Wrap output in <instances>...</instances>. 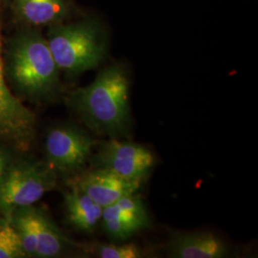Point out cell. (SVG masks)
<instances>
[{
    "instance_id": "obj_5",
    "label": "cell",
    "mask_w": 258,
    "mask_h": 258,
    "mask_svg": "<svg viewBox=\"0 0 258 258\" xmlns=\"http://www.w3.org/2000/svg\"><path fill=\"white\" fill-rule=\"evenodd\" d=\"M96 141L82 129L60 125L51 129L45 140L47 165L55 173L75 174L83 171L92 155Z\"/></svg>"
},
{
    "instance_id": "obj_15",
    "label": "cell",
    "mask_w": 258,
    "mask_h": 258,
    "mask_svg": "<svg viewBox=\"0 0 258 258\" xmlns=\"http://www.w3.org/2000/svg\"><path fill=\"white\" fill-rule=\"evenodd\" d=\"M27 257L11 219L0 217V258Z\"/></svg>"
},
{
    "instance_id": "obj_1",
    "label": "cell",
    "mask_w": 258,
    "mask_h": 258,
    "mask_svg": "<svg viewBox=\"0 0 258 258\" xmlns=\"http://www.w3.org/2000/svg\"><path fill=\"white\" fill-rule=\"evenodd\" d=\"M70 102L89 128L110 139L128 137L131 131L129 78L124 64L104 68L88 86L73 93Z\"/></svg>"
},
{
    "instance_id": "obj_12",
    "label": "cell",
    "mask_w": 258,
    "mask_h": 258,
    "mask_svg": "<svg viewBox=\"0 0 258 258\" xmlns=\"http://www.w3.org/2000/svg\"><path fill=\"white\" fill-rule=\"evenodd\" d=\"M68 242L46 212L37 209L36 257H56L63 252Z\"/></svg>"
},
{
    "instance_id": "obj_2",
    "label": "cell",
    "mask_w": 258,
    "mask_h": 258,
    "mask_svg": "<svg viewBox=\"0 0 258 258\" xmlns=\"http://www.w3.org/2000/svg\"><path fill=\"white\" fill-rule=\"evenodd\" d=\"M9 75L19 91L31 99H45L59 83V69L47 40L35 31L16 37L9 51Z\"/></svg>"
},
{
    "instance_id": "obj_10",
    "label": "cell",
    "mask_w": 258,
    "mask_h": 258,
    "mask_svg": "<svg viewBox=\"0 0 258 258\" xmlns=\"http://www.w3.org/2000/svg\"><path fill=\"white\" fill-rule=\"evenodd\" d=\"M63 194L65 216L68 224L83 232L95 231L101 223L102 207L73 185H70L69 191Z\"/></svg>"
},
{
    "instance_id": "obj_17",
    "label": "cell",
    "mask_w": 258,
    "mask_h": 258,
    "mask_svg": "<svg viewBox=\"0 0 258 258\" xmlns=\"http://www.w3.org/2000/svg\"><path fill=\"white\" fill-rule=\"evenodd\" d=\"M10 166L11 164L9 155L3 149H0V183L8 172Z\"/></svg>"
},
{
    "instance_id": "obj_6",
    "label": "cell",
    "mask_w": 258,
    "mask_h": 258,
    "mask_svg": "<svg viewBox=\"0 0 258 258\" xmlns=\"http://www.w3.org/2000/svg\"><path fill=\"white\" fill-rule=\"evenodd\" d=\"M93 162L94 167L107 169L128 180L144 182L155 165V158L142 145L111 139L102 144Z\"/></svg>"
},
{
    "instance_id": "obj_4",
    "label": "cell",
    "mask_w": 258,
    "mask_h": 258,
    "mask_svg": "<svg viewBox=\"0 0 258 258\" xmlns=\"http://www.w3.org/2000/svg\"><path fill=\"white\" fill-rule=\"evenodd\" d=\"M55 184L56 173L47 164L10 166L0 183V214L10 218L17 210L34 206Z\"/></svg>"
},
{
    "instance_id": "obj_9",
    "label": "cell",
    "mask_w": 258,
    "mask_h": 258,
    "mask_svg": "<svg viewBox=\"0 0 258 258\" xmlns=\"http://www.w3.org/2000/svg\"><path fill=\"white\" fill-rule=\"evenodd\" d=\"M167 249L173 258H224L230 254L229 246L211 231L175 232Z\"/></svg>"
},
{
    "instance_id": "obj_11",
    "label": "cell",
    "mask_w": 258,
    "mask_h": 258,
    "mask_svg": "<svg viewBox=\"0 0 258 258\" xmlns=\"http://www.w3.org/2000/svg\"><path fill=\"white\" fill-rule=\"evenodd\" d=\"M19 19L32 26L55 25L64 20L71 11L69 0H16Z\"/></svg>"
},
{
    "instance_id": "obj_7",
    "label": "cell",
    "mask_w": 258,
    "mask_h": 258,
    "mask_svg": "<svg viewBox=\"0 0 258 258\" xmlns=\"http://www.w3.org/2000/svg\"><path fill=\"white\" fill-rule=\"evenodd\" d=\"M102 229L114 242H123L150 225L149 215L142 197L130 194L103 208Z\"/></svg>"
},
{
    "instance_id": "obj_16",
    "label": "cell",
    "mask_w": 258,
    "mask_h": 258,
    "mask_svg": "<svg viewBox=\"0 0 258 258\" xmlns=\"http://www.w3.org/2000/svg\"><path fill=\"white\" fill-rule=\"evenodd\" d=\"M1 34H0V116L13 110L18 103V98L11 92L5 80L4 63L1 51Z\"/></svg>"
},
{
    "instance_id": "obj_3",
    "label": "cell",
    "mask_w": 258,
    "mask_h": 258,
    "mask_svg": "<svg viewBox=\"0 0 258 258\" xmlns=\"http://www.w3.org/2000/svg\"><path fill=\"white\" fill-rule=\"evenodd\" d=\"M46 40L59 71L69 75L96 68L106 55L102 28L93 19L52 25Z\"/></svg>"
},
{
    "instance_id": "obj_13",
    "label": "cell",
    "mask_w": 258,
    "mask_h": 258,
    "mask_svg": "<svg viewBox=\"0 0 258 258\" xmlns=\"http://www.w3.org/2000/svg\"><path fill=\"white\" fill-rule=\"evenodd\" d=\"M12 224L19 234L26 256L37 253V208L33 206L19 209L10 216Z\"/></svg>"
},
{
    "instance_id": "obj_8",
    "label": "cell",
    "mask_w": 258,
    "mask_h": 258,
    "mask_svg": "<svg viewBox=\"0 0 258 258\" xmlns=\"http://www.w3.org/2000/svg\"><path fill=\"white\" fill-rule=\"evenodd\" d=\"M142 184L143 182L125 179L100 167L83 170L70 182V185L87 194L102 209L124 196L136 194Z\"/></svg>"
},
{
    "instance_id": "obj_14",
    "label": "cell",
    "mask_w": 258,
    "mask_h": 258,
    "mask_svg": "<svg viewBox=\"0 0 258 258\" xmlns=\"http://www.w3.org/2000/svg\"><path fill=\"white\" fill-rule=\"evenodd\" d=\"M89 253L101 258H142L148 256L147 252L138 245L115 243H91L76 244Z\"/></svg>"
}]
</instances>
